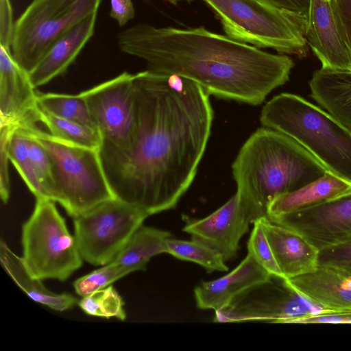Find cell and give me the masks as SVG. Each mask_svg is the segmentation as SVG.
Returning <instances> with one entry per match:
<instances>
[{
	"instance_id": "cell-21",
	"label": "cell",
	"mask_w": 351,
	"mask_h": 351,
	"mask_svg": "<svg viewBox=\"0 0 351 351\" xmlns=\"http://www.w3.org/2000/svg\"><path fill=\"white\" fill-rule=\"evenodd\" d=\"M350 192V182L327 171L311 183L276 197L268 206V219L272 220Z\"/></svg>"
},
{
	"instance_id": "cell-16",
	"label": "cell",
	"mask_w": 351,
	"mask_h": 351,
	"mask_svg": "<svg viewBox=\"0 0 351 351\" xmlns=\"http://www.w3.org/2000/svg\"><path fill=\"white\" fill-rule=\"evenodd\" d=\"M270 275L247 253L231 272L218 279L202 281L194 289L197 308L215 311L227 306L237 295L270 278Z\"/></svg>"
},
{
	"instance_id": "cell-33",
	"label": "cell",
	"mask_w": 351,
	"mask_h": 351,
	"mask_svg": "<svg viewBox=\"0 0 351 351\" xmlns=\"http://www.w3.org/2000/svg\"><path fill=\"white\" fill-rule=\"evenodd\" d=\"M339 34L351 56V0H330Z\"/></svg>"
},
{
	"instance_id": "cell-8",
	"label": "cell",
	"mask_w": 351,
	"mask_h": 351,
	"mask_svg": "<svg viewBox=\"0 0 351 351\" xmlns=\"http://www.w3.org/2000/svg\"><path fill=\"white\" fill-rule=\"evenodd\" d=\"M101 0H32L14 22L10 49L27 72L79 23L97 14Z\"/></svg>"
},
{
	"instance_id": "cell-2",
	"label": "cell",
	"mask_w": 351,
	"mask_h": 351,
	"mask_svg": "<svg viewBox=\"0 0 351 351\" xmlns=\"http://www.w3.org/2000/svg\"><path fill=\"white\" fill-rule=\"evenodd\" d=\"M117 44L122 52L144 60L149 71L181 76L209 95L252 106L285 84L294 66L288 56L266 52L203 27L138 23L121 32Z\"/></svg>"
},
{
	"instance_id": "cell-6",
	"label": "cell",
	"mask_w": 351,
	"mask_h": 351,
	"mask_svg": "<svg viewBox=\"0 0 351 351\" xmlns=\"http://www.w3.org/2000/svg\"><path fill=\"white\" fill-rule=\"evenodd\" d=\"M219 19L226 36L257 48L305 56V22L266 0H204Z\"/></svg>"
},
{
	"instance_id": "cell-15",
	"label": "cell",
	"mask_w": 351,
	"mask_h": 351,
	"mask_svg": "<svg viewBox=\"0 0 351 351\" xmlns=\"http://www.w3.org/2000/svg\"><path fill=\"white\" fill-rule=\"evenodd\" d=\"M304 36L322 68L351 70V56L339 34L330 0H311Z\"/></svg>"
},
{
	"instance_id": "cell-25",
	"label": "cell",
	"mask_w": 351,
	"mask_h": 351,
	"mask_svg": "<svg viewBox=\"0 0 351 351\" xmlns=\"http://www.w3.org/2000/svg\"><path fill=\"white\" fill-rule=\"evenodd\" d=\"M167 253L176 258L191 261L206 269L208 272L228 270L226 261L215 249L197 239L184 241L169 238L167 241Z\"/></svg>"
},
{
	"instance_id": "cell-5",
	"label": "cell",
	"mask_w": 351,
	"mask_h": 351,
	"mask_svg": "<svg viewBox=\"0 0 351 351\" xmlns=\"http://www.w3.org/2000/svg\"><path fill=\"white\" fill-rule=\"evenodd\" d=\"M47 151L54 202L75 217L114 197L106 180L99 149L77 145L52 136L37 125L27 128Z\"/></svg>"
},
{
	"instance_id": "cell-34",
	"label": "cell",
	"mask_w": 351,
	"mask_h": 351,
	"mask_svg": "<svg viewBox=\"0 0 351 351\" xmlns=\"http://www.w3.org/2000/svg\"><path fill=\"white\" fill-rule=\"evenodd\" d=\"M14 25L10 0H0V45L10 48Z\"/></svg>"
},
{
	"instance_id": "cell-19",
	"label": "cell",
	"mask_w": 351,
	"mask_h": 351,
	"mask_svg": "<svg viewBox=\"0 0 351 351\" xmlns=\"http://www.w3.org/2000/svg\"><path fill=\"white\" fill-rule=\"evenodd\" d=\"M97 14L87 17L57 40L28 73L34 88L45 85L63 74L93 36Z\"/></svg>"
},
{
	"instance_id": "cell-3",
	"label": "cell",
	"mask_w": 351,
	"mask_h": 351,
	"mask_svg": "<svg viewBox=\"0 0 351 351\" xmlns=\"http://www.w3.org/2000/svg\"><path fill=\"white\" fill-rule=\"evenodd\" d=\"M238 201L252 223L268 219L269 204L322 178L327 169L290 136L263 127L244 143L232 165Z\"/></svg>"
},
{
	"instance_id": "cell-18",
	"label": "cell",
	"mask_w": 351,
	"mask_h": 351,
	"mask_svg": "<svg viewBox=\"0 0 351 351\" xmlns=\"http://www.w3.org/2000/svg\"><path fill=\"white\" fill-rule=\"evenodd\" d=\"M311 302L333 312L351 311V276L330 267L287 279Z\"/></svg>"
},
{
	"instance_id": "cell-14",
	"label": "cell",
	"mask_w": 351,
	"mask_h": 351,
	"mask_svg": "<svg viewBox=\"0 0 351 351\" xmlns=\"http://www.w3.org/2000/svg\"><path fill=\"white\" fill-rule=\"evenodd\" d=\"M252 220L236 193L208 216L188 220L183 231L217 250L226 262L237 256L239 242Z\"/></svg>"
},
{
	"instance_id": "cell-9",
	"label": "cell",
	"mask_w": 351,
	"mask_h": 351,
	"mask_svg": "<svg viewBox=\"0 0 351 351\" xmlns=\"http://www.w3.org/2000/svg\"><path fill=\"white\" fill-rule=\"evenodd\" d=\"M148 217L143 210L112 198L73 217L82 259L95 266L111 263Z\"/></svg>"
},
{
	"instance_id": "cell-23",
	"label": "cell",
	"mask_w": 351,
	"mask_h": 351,
	"mask_svg": "<svg viewBox=\"0 0 351 351\" xmlns=\"http://www.w3.org/2000/svg\"><path fill=\"white\" fill-rule=\"evenodd\" d=\"M171 237L167 231L141 225L110 263L145 270L152 257L167 253V241Z\"/></svg>"
},
{
	"instance_id": "cell-12",
	"label": "cell",
	"mask_w": 351,
	"mask_h": 351,
	"mask_svg": "<svg viewBox=\"0 0 351 351\" xmlns=\"http://www.w3.org/2000/svg\"><path fill=\"white\" fill-rule=\"evenodd\" d=\"M270 221L298 234L319 252L351 236V192Z\"/></svg>"
},
{
	"instance_id": "cell-20",
	"label": "cell",
	"mask_w": 351,
	"mask_h": 351,
	"mask_svg": "<svg viewBox=\"0 0 351 351\" xmlns=\"http://www.w3.org/2000/svg\"><path fill=\"white\" fill-rule=\"evenodd\" d=\"M311 96L351 131V70L321 68L308 82Z\"/></svg>"
},
{
	"instance_id": "cell-11",
	"label": "cell",
	"mask_w": 351,
	"mask_h": 351,
	"mask_svg": "<svg viewBox=\"0 0 351 351\" xmlns=\"http://www.w3.org/2000/svg\"><path fill=\"white\" fill-rule=\"evenodd\" d=\"M134 74L127 71L80 93L84 98L101 145L128 150L136 131Z\"/></svg>"
},
{
	"instance_id": "cell-10",
	"label": "cell",
	"mask_w": 351,
	"mask_h": 351,
	"mask_svg": "<svg viewBox=\"0 0 351 351\" xmlns=\"http://www.w3.org/2000/svg\"><path fill=\"white\" fill-rule=\"evenodd\" d=\"M333 312L304 297L284 277L271 276L237 295L225 308L215 311L214 322L268 321L293 324L300 318Z\"/></svg>"
},
{
	"instance_id": "cell-7",
	"label": "cell",
	"mask_w": 351,
	"mask_h": 351,
	"mask_svg": "<svg viewBox=\"0 0 351 351\" xmlns=\"http://www.w3.org/2000/svg\"><path fill=\"white\" fill-rule=\"evenodd\" d=\"M36 199L32 214L22 226V259L34 277L64 281L84 260L55 202Z\"/></svg>"
},
{
	"instance_id": "cell-4",
	"label": "cell",
	"mask_w": 351,
	"mask_h": 351,
	"mask_svg": "<svg viewBox=\"0 0 351 351\" xmlns=\"http://www.w3.org/2000/svg\"><path fill=\"white\" fill-rule=\"evenodd\" d=\"M263 127L297 141L328 171L351 183V131L330 114L291 93H280L263 106Z\"/></svg>"
},
{
	"instance_id": "cell-37",
	"label": "cell",
	"mask_w": 351,
	"mask_h": 351,
	"mask_svg": "<svg viewBox=\"0 0 351 351\" xmlns=\"http://www.w3.org/2000/svg\"><path fill=\"white\" fill-rule=\"evenodd\" d=\"M110 16L119 26L125 25L134 16V8L132 0H110Z\"/></svg>"
},
{
	"instance_id": "cell-17",
	"label": "cell",
	"mask_w": 351,
	"mask_h": 351,
	"mask_svg": "<svg viewBox=\"0 0 351 351\" xmlns=\"http://www.w3.org/2000/svg\"><path fill=\"white\" fill-rule=\"evenodd\" d=\"M277 265L287 279L313 271L318 267L319 251L295 232L260 219Z\"/></svg>"
},
{
	"instance_id": "cell-1",
	"label": "cell",
	"mask_w": 351,
	"mask_h": 351,
	"mask_svg": "<svg viewBox=\"0 0 351 351\" xmlns=\"http://www.w3.org/2000/svg\"><path fill=\"white\" fill-rule=\"evenodd\" d=\"M136 131L124 152L101 145L114 197L149 216L173 208L192 184L210 135V95L173 74H134Z\"/></svg>"
},
{
	"instance_id": "cell-36",
	"label": "cell",
	"mask_w": 351,
	"mask_h": 351,
	"mask_svg": "<svg viewBox=\"0 0 351 351\" xmlns=\"http://www.w3.org/2000/svg\"><path fill=\"white\" fill-rule=\"evenodd\" d=\"M274 6L282 9L297 19L306 21L311 0H266Z\"/></svg>"
},
{
	"instance_id": "cell-32",
	"label": "cell",
	"mask_w": 351,
	"mask_h": 351,
	"mask_svg": "<svg viewBox=\"0 0 351 351\" xmlns=\"http://www.w3.org/2000/svg\"><path fill=\"white\" fill-rule=\"evenodd\" d=\"M15 128L12 127H0V195L2 202L6 204L10 194V182L8 171V147L12 134Z\"/></svg>"
},
{
	"instance_id": "cell-26",
	"label": "cell",
	"mask_w": 351,
	"mask_h": 351,
	"mask_svg": "<svg viewBox=\"0 0 351 351\" xmlns=\"http://www.w3.org/2000/svg\"><path fill=\"white\" fill-rule=\"evenodd\" d=\"M37 101L40 106L57 117L97 130L88 105L80 93L69 95L37 91Z\"/></svg>"
},
{
	"instance_id": "cell-28",
	"label": "cell",
	"mask_w": 351,
	"mask_h": 351,
	"mask_svg": "<svg viewBox=\"0 0 351 351\" xmlns=\"http://www.w3.org/2000/svg\"><path fill=\"white\" fill-rule=\"evenodd\" d=\"M77 304L88 315L122 321L126 319L124 302L112 285L82 297Z\"/></svg>"
},
{
	"instance_id": "cell-24",
	"label": "cell",
	"mask_w": 351,
	"mask_h": 351,
	"mask_svg": "<svg viewBox=\"0 0 351 351\" xmlns=\"http://www.w3.org/2000/svg\"><path fill=\"white\" fill-rule=\"evenodd\" d=\"M38 117L39 121L45 125L49 133L58 138L94 149H99L101 145V136L97 130L57 117L39 104Z\"/></svg>"
},
{
	"instance_id": "cell-13",
	"label": "cell",
	"mask_w": 351,
	"mask_h": 351,
	"mask_svg": "<svg viewBox=\"0 0 351 351\" xmlns=\"http://www.w3.org/2000/svg\"><path fill=\"white\" fill-rule=\"evenodd\" d=\"M39 121L37 91L28 72L0 45V125L27 128Z\"/></svg>"
},
{
	"instance_id": "cell-31",
	"label": "cell",
	"mask_w": 351,
	"mask_h": 351,
	"mask_svg": "<svg viewBox=\"0 0 351 351\" xmlns=\"http://www.w3.org/2000/svg\"><path fill=\"white\" fill-rule=\"evenodd\" d=\"M318 266L333 267L351 276V236L336 245L320 250Z\"/></svg>"
},
{
	"instance_id": "cell-22",
	"label": "cell",
	"mask_w": 351,
	"mask_h": 351,
	"mask_svg": "<svg viewBox=\"0 0 351 351\" xmlns=\"http://www.w3.org/2000/svg\"><path fill=\"white\" fill-rule=\"evenodd\" d=\"M0 262L8 276L32 300L56 311H64L78 304L77 299L67 293H56L47 289L39 280L28 271L22 257L16 255L1 240Z\"/></svg>"
},
{
	"instance_id": "cell-27",
	"label": "cell",
	"mask_w": 351,
	"mask_h": 351,
	"mask_svg": "<svg viewBox=\"0 0 351 351\" xmlns=\"http://www.w3.org/2000/svg\"><path fill=\"white\" fill-rule=\"evenodd\" d=\"M10 161L17 170L36 199L44 198V193L28 152L27 136L20 128L14 129L8 147Z\"/></svg>"
},
{
	"instance_id": "cell-29",
	"label": "cell",
	"mask_w": 351,
	"mask_h": 351,
	"mask_svg": "<svg viewBox=\"0 0 351 351\" xmlns=\"http://www.w3.org/2000/svg\"><path fill=\"white\" fill-rule=\"evenodd\" d=\"M136 271L141 269L137 267L109 263L76 279L73 287L76 293L84 297Z\"/></svg>"
},
{
	"instance_id": "cell-30",
	"label": "cell",
	"mask_w": 351,
	"mask_h": 351,
	"mask_svg": "<svg viewBox=\"0 0 351 351\" xmlns=\"http://www.w3.org/2000/svg\"><path fill=\"white\" fill-rule=\"evenodd\" d=\"M247 250L256 262L270 275L283 277L272 253L260 219L254 227L247 242Z\"/></svg>"
},
{
	"instance_id": "cell-35",
	"label": "cell",
	"mask_w": 351,
	"mask_h": 351,
	"mask_svg": "<svg viewBox=\"0 0 351 351\" xmlns=\"http://www.w3.org/2000/svg\"><path fill=\"white\" fill-rule=\"evenodd\" d=\"M293 324H351V311L319 313L298 319Z\"/></svg>"
},
{
	"instance_id": "cell-38",
	"label": "cell",
	"mask_w": 351,
	"mask_h": 351,
	"mask_svg": "<svg viewBox=\"0 0 351 351\" xmlns=\"http://www.w3.org/2000/svg\"><path fill=\"white\" fill-rule=\"evenodd\" d=\"M167 1H169L171 3H176V1H178V0H167Z\"/></svg>"
}]
</instances>
